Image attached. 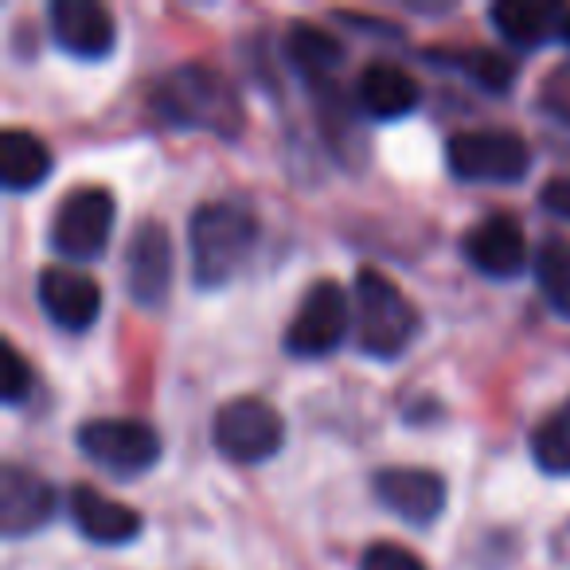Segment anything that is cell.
Masks as SVG:
<instances>
[{"label": "cell", "mask_w": 570, "mask_h": 570, "mask_svg": "<svg viewBox=\"0 0 570 570\" xmlns=\"http://www.w3.org/2000/svg\"><path fill=\"white\" fill-rule=\"evenodd\" d=\"M285 56H289V63H294L297 71L313 82V87L325 90L328 75L341 67L344 48H341V40H336L333 32H325V28L294 24V28H289V36H285Z\"/></svg>", "instance_id": "19"}, {"label": "cell", "mask_w": 570, "mask_h": 570, "mask_svg": "<svg viewBox=\"0 0 570 570\" xmlns=\"http://www.w3.org/2000/svg\"><path fill=\"white\" fill-rule=\"evenodd\" d=\"M67 512H71L75 528H79L90 543L118 547V543H134V539L141 535V512L110 500L106 492H98L95 484H71V492H67Z\"/></svg>", "instance_id": "15"}, {"label": "cell", "mask_w": 570, "mask_h": 570, "mask_svg": "<svg viewBox=\"0 0 570 570\" xmlns=\"http://www.w3.org/2000/svg\"><path fill=\"white\" fill-rule=\"evenodd\" d=\"M51 176V149L28 129H4L0 134V180L9 191L40 188Z\"/></svg>", "instance_id": "18"}, {"label": "cell", "mask_w": 570, "mask_h": 570, "mask_svg": "<svg viewBox=\"0 0 570 570\" xmlns=\"http://www.w3.org/2000/svg\"><path fill=\"white\" fill-rule=\"evenodd\" d=\"M535 277L543 297L551 302L554 313L570 317V238L562 235H547L535 250Z\"/></svg>", "instance_id": "21"}, {"label": "cell", "mask_w": 570, "mask_h": 570, "mask_svg": "<svg viewBox=\"0 0 570 570\" xmlns=\"http://www.w3.org/2000/svg\"><path fill=\"white\" fill-rule=\"evenodd\" d=\"M352 328V309H348V294L341 289V282L333 277H321L305 289L302 305H297L294 321L285 325V352L297 360H317L328 356L344 344Z\"/></svg>", "instance_id": "7"}, {"label": "cell", "mask_w": 570, "mask_h": 570, "mask_svg": "<svg viewBox=\"0 0 570 570\" xmlns=\"http://www.w3.org/2000/svg\"><path fill=\"white\" fill-rule=\"evenodd\" d=\"M461 67L465 75L476 82V87L492 90V95H504L515 79V63L504 59L500 51H489V48H473V51H461Z\"/></svg>", "instance_id": "22"}, {"label": "cell", "mask_w": 570, "mask_h": 570, "mask_svg": "<svg viewBox=\"0 0 570 570\" xmlns=\"http://www.w3.org/2000/svg\"><path fill=\"white\" fill-rule=\"evenodd\" d=\"M489 20L508 43L528 51L543 48L547 40H562L570 9H562V4H531V0H500V4H492Z\"/></svg>", "instance_id": "16"}, {"label": "cell", "mask_w": 570, "mask_h": 570, "mask_svg": "<svg viewBox=\"0 0 570 570\" xmlns=\"http://www.w3.org/2000/svg\"><path fill=\"white\" fill-rule=\"evenodd\" d=\"M0 364H4V380H0V395H4V403L17 406L20 399L32 391V372H28L24 356L17 352V344L12 341H0Z\"/></svg>", "instance_id": "23"}, {"label": "cell", "mask_w": 570, "mask_h": 570, "mask_svg": "<svg viewBox=\"0 0 570 570\" xmlns=\"http://www.w3.org/2000/svg\"><path fill=\"white\" fill-rule=\"evenodd\" d=\"M356 102L367 118L395 121L419 106V82L395 63H372L356 79Z\"/></svg>", "instance_id": "17"}, {"label": "cell", "mask_w": 570, "mask_h": 570, "mask_svg": "<svg viewBox=\"0 0 570 570\" xmlns=\"http://www.w3.org/2000/svg\"><path fill=\"white\" fill-rule=\"evenodd\" d=\"M372 489L387 512H395L399 520L414 523V528L434 523L445 508V481L434 469L391 465V469H383V473H375Z\"/></svg>", "instance_id": "12"}, {"label": "cell", "mask_w": 570, "mask_h": 570, "mask_svg": "<svg viewBox=\"0 0 570 570\" xmlns=\"http://www.w3.org/2000/svg\"><path fill=\"white\" fill-rule=\"evenodd\" d=\"M56 515V489L24 465L0 469V531L12 539L32 535Z\"/></svg>", "instance_id": "14"}, {"label": "cell", "mask_w": 570, "mask_h": 570, "mask_svg": "<svg viewBox=\"0 0 570 570\" xmlns=\"http://www.w3.org/2000/svg\"><path fill=\"white\" fill-rule=\"evenodd\" d=\"M153 110L160 121L176 129H204L215 137L243 134V98L230 87L227 75L204 63H180L153 87Z\"/></svg>", "instance_id": "1"}, {"label": "cell", "mask_w": 570, "mask_h": 570, "mask_svg": "<svg viewBox=\"0 0 570 570\" xmlns=\"http://www.w3.org/2000/svg\"><path fill=\"white\" fill-rule=\"evenodd\" d=\"M51 36L75 59H102L114 51L118 28L106 4L98 0H56L48 9Z\"/></svg>", "instance_id": "13"}, {"label": "cell", "mask_w": 570, "mask_h": 570, "mask_svg": "<svg viewBox=\"0 0 570 570\" xmlns=\"http://www.w3.org/2000/svg\"><path fill=\"white\" fill-rule=\"evenodd\" d=\"M543 207L551 215H559V219H567L570 223V176H559V180H547V188H543Z\"/></svg>", "instance_id": "25"}, {"label": "cell", "mask_w": 570, "mask_h": 570, "mask_svg": "<svg viewBox=\"0 0 570 570\" xmlns=\"http://www.w3.org/2000/svg\"><path fill=\"white\" fill-rule=\"evenodd\" d=\"M212 442L235 465H262L285 442V422L266 399H230L215 411Z\"/></svg>", "instance_id": "5"}, {"label": "cell", "mask_w": 570, "mask_h": 570, "mask_svg": "<svg viewBox=\"0 0 570 570\" xmlns=\"http://www.w3.org/2000/svg\"><path fill=\"white\" fill-rule=\"evenodd\" d=\"M79 453L110 476H141L160 461V438L141 419H90L75 434Z\"/></svg>", "instance_id": "6"}, {"label": "cell", "mask_w": 570, "mask_h": 570, "mask_svg": "<svg viewBox=\"0 0 570 570\" xmlns=\"http://www.w3.org/2000/svg\"><path fill=\"white\" fill-rule=\"evenodd\" d=\"M531 458L547 476H570V399H562L531 430Z\"/></svg>", "instance_id": "20"}, {"label": "cell", "mask_w": 570, "mask_h": 570, "mask_svg": "<svg viewBox=\"0 0 570 570\" xmlns=\"http://www.w3.org/2000/svg\"><path fill=\"white\" fill-rule=\"evenodd\" d=\"M114 219H118V204H114L110 191L98 188V184H79L56 207V219H51V235H48L51 250H59L63 258L75 262L98 258L114 235Z\"/></svg>", "instance_id": "8"}, {"label": "cell", "mask_w": 570, "mask_h": 570, "mask_svg": "<svg viewBox=\"0 0 570 570\" xmlns=\"http://www.w3.org/2000/svg\"><path fill=\"white\" fill-rule=\"evenodd\" d=\"M126 285L141 309H160L173 289V238L157 219L134 227L126 243Z\"/></svg>", "instance_id": "9"}, {"label": "cell", "mask_w": 570, "mask_h": 570, "mask_svg": "<svg viewBox=\"0 0 570 570\" xmlns=\"http://www.w3.org/2000/svg\"><path fill=\"white\" fill-rule=\"evenodd\" d=\"M360 570H426V562L399 543H372L360 559Z\"/></svg>", "instance_id": "24"}, {"label": "cell", "mask_w": 570, "mask_h": 570, "mask_svg": "<svg viewBox=\"0 0 570 570\" xmlns=\"http://www.w3.org/2000/svg\"><path fill=\"white\" fill-rule=\"evenodd\" d=\"M461 246H465V258L473 262V269H481L484 277H497V282L520 277L535 262L528 250V235H523L520 219L508 212L484 215Z\"/></svg>", "instance_id": "10"}, {"label": "cell", "mask_w": 570, "mask_h": 570, "mask_svg": "<svg viewBox=\"0 0 570 570\" xmlns=\"http://www.w3.org/2000/svg\"><path fill=\"white\" fill-rule=\"evenodd\" d=\"M356 344L364 356L375 360H395L419 336V313H414L411 297L391 282L387 274L364 266L356 274Z\"/></svg>", "instance_id": "3"}, {"label": "cell", "mask_w": 570, "mask_h": 570, "mask_svg": "<svg viewBox=\"0 0 570 570\" xmlns=\"http://www.w3.org/2000/svg\"><path fill=\"white\" fill-rule=\"evenodd\" d=\"M258 219L238 199H212L191 212L188 246H191V277L199 289H219L243 269L250 258Z\"/></svg>", "instance_id": "2"}, {"label": "cell", "mask_w": 570, "mask_h": 570, "mask_svg": "<svg viewBox=\"0 0 570 570\" xmlns=\"http://www.w3.org/2000/svg\"><path fill=\"white\" fill-rule=\"evenodd\" d=\"M36 294H40L51 325L67 328V333H87L102 313V285L79 269L48 266L36 282Z\"/></svg>", "instance_id": "11"}, {"label": "cell", "mask_w": 570, "mask_h": 570, "mask_svg": "<svg viewBox=\"0 0 570 570\" xmlns=\"http://www.w3.org/2000/svg\"><path fill=\"white\" fill-rule=\"evenodd\" d=\"M445 160L458 180L515 184L531 173V149L512 129H465L445 145Z\"/></svg>", "instance_id": "4"}]
</instances>
